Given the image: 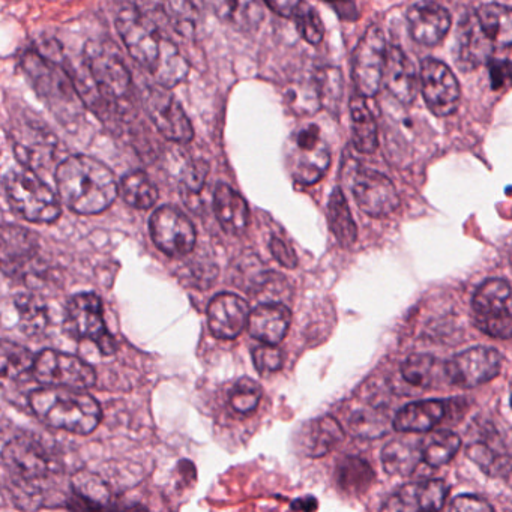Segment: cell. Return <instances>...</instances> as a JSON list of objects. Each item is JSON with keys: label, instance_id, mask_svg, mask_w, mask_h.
Returning <instances> with one entry per match:
<instances>
[{"label": "cell", "instance_id": "obj_1", "mask_svg": "<svg viewBox=\"0 0 512 512\" xmlns=\"http://www.w3.org/2000/svg\"><path fill=\"white\" fill-rule=\"evenodd\" d=\"M116 28L131 58L154 76L157 85L172 89L187 79L190 65L178 47L137 8L122 10L116 17Z\"/></svg>", "mask_w": 512, "mask_h": 512}, {"label": "cell", "instance_id": "obj_2", "mask_svg": "<svg viewBox=\"0 0 512 512\" xmlns=\"http://www.w3.org/2000/svg\"><path fill=\"white\" fill-rule=\"evenodd\" d=\"M56 185L62 202L80 215H95L109 209L119 193L115 173L86 155H74L59 164Z\"/></svg>", "mask_w": 512, "mask_h": 512}, {"label": "cell", "instance_id": "obj_3", "mask_svg": "<svg viewBox=\"0 0 512 512\" xmlns=\"http://www.w3.org/2000/svg\"><path fill=\"white\" fill-rule=\"evenodd\" d=\"M35 415L50 427L74 434H91L100 425L101 407L94 397L73 388L53 386L29 395Z\"/></svg>", "mask_w": 512, "mask_h": 512}, {"label": "cell", "instance_id": "obj_4", "mask_svg": "<svg viewBox=\"0 0 512 512\" xmlns=\"http://www.w3.org/2000/svg\"><path fill=\"white\" fill-rule=\"evenodd\" d=\"M23 70L28 74L41 100L55 113L59 121L68 127L82 115L79 89L74 86L73 76L62 71L40 53L29 52L23 58Z\"/></svg>", "mask_w": 512, "mask_h": 512}, {"label": "cell", "instance_id": "obj_5", "mask_svg": "<svg viewBox=\"0 0 512 512\" xmlns=\"http://www.w3.org/2000/svg\"><path fill=\"white\" fill-rule=\"evenodd\" d=\"M4 187L11 208L25 220L47 224L61 217L58 196L34 170H13L5 176Z\"/></svg>", "mask_w": 512, "mask_h": 512}, {"label": "cell", "instance_id": "obj_6", "mask_svg": "<svg viewBox=\"0 0 512 512\" xmlns=\"http://www.w3.org/2000/svg\"><path fill=\"white\" fill-rule=\"evenodd\" d=\"M472 310L479 331L502 340L512 337V289L505 280L484 281L473 295Z\"/></svg>", "mask_w": 512, "mask_h": 512}, {"label": "cell", "instance_id": "obj_7", "mask_svg": "<svg viewBox=\"0 0 512 512\" xmlns=\"http://www.w3.org/2000/svg\"><path fill=\"white\" fill-rule=\"evenodd\" d=\"M85 61L89 77L104 100L121 101L130 94V71L112 43H89Z\"/></svg>", "mask_w": 512, "mask_h": 512}, {"label": "cell", "instance_id": "obj_8", "mask_svg": "<svg viewBox=\"0 0 512 512\" xmlns=\"http://www.w3.org/2000/svg\"><path fill=\"white\" fill-rule=\"evenodd\" d=\"M331 164V152L317 125H307L293 136L289 152V169L302 185L319 182Z\"/></svg>", "mask_w": 512, "mask_h": 512}, {"label": "cell", "instance_id": "obj_9", "mask_svg": "<svg viewBox=\"0 0 512 512\" xmlns=\"http://www.w3.org/2000/svg\"><path fill=\"white\" fill-rule=\"evenodd\" d=\"M65 325L73 337L94 341L104 355L115 352V338L107 329L103 304L95 293H79L68 302Z\"/></svg>", "mask_w": 512, "mask_h": 512}, {"label": "cell", "instance_id": "obj_10", "mask_svg": "<svg viewBox=\"0 0 512 512\" xmlns=\"http://www.w3.org/2000/svg\"><path fill=\"white\" fill-rule=\"evenodd\" d=\"M385 35L382 29L371 26L362 35L353 55V82L356 91L365 98H373L383 83L386 67Z\"/></svg>", "mask_w": 512, "mask_h": 512}, {"label": "cell", "instance_id": "obj_11", "mask_svg": "<svg viewBox=\"0 0 512 512\" xmlns=\"http://www.w3.org/2000/svg\"><path fill=\"white\" fill-rule=\"evenodd\" d=\"M34 374L38 382L49 386L88 389L97 383V374L88 362L58 350L38 353Z\"/></svg>", "mask_w": 512, "mask_h": 512}, {"label": "cell", "instance_id": "obj_12", "mask_svg": "<svg viewBox=\"0 0 512 512\" xmlns=\"http://www.w3.org/2000/svg\"><path fill=\"white\" fill-rule=\"evenodd\" d=\"M146 113L157 130L175 143H190L194 128L179 101L163 86H149L143 95Z\"/></svg>", "mask_w": 512, "mask_h": 512}, {"label": "cell", "instance_id": "obj_13", "mask_svg": "<svg viewBox=\"0 0 512 512\" xmlns=\"http://www.w3.org/2000/svg\"><path fill=\"white\" fill-rule=\"evenodd\" d=\"M149 230L155 245L167 256H187L196 245L193 223L187 215L172 206H161L152 214Z\"/></svg>", "mask_w": 512, "mask_h": 512}, {"label": "cell", "instance_id": "obj_14", "mask_svg": "<svg viewBox=\"0 0 512 512\" xmlns=\"http://www.w3.org/2000/svg\"><path fill=\"white\" fill-rule=\"evenodd\" d=\"M421 92L425 104L439 118L452 115L460 104V85L448 65L427 58L421 64Z\"/></svg>", "mask_w": 512, "mask_h": 512}, {"label": "cell", "instance_id": "obj_15", "mask_svg": "<svg viewBox=\"0 0 512 512\" xmlns=\"http://www.w3.org/2000/svg\"><path fill=\"white\" fill-rule=\"evenodd\" d=\"M502 367V355L491 347H472L455 355L445 364V374L452 385L475 388L490 382Z\"/></svg>", "mask_w": 512, "mask_h": 512}, {"label": "cell", "instance_id": "obj_16", "mask_svg": "<svg viewBox=\"0 0 512 512\" xmlns=\"http://www.w3.org/2000/svg\"><path fill=\"white\" fill-rule=\"evenodd\" d=\"M352 193L361 211L371 217H385L400 205L395 185L383 173L358 167L352 176Z\"/></svg>", "mask_w": 512, "mask_h": 512}, {"label": "cell", "instance_id": "obj_17", "mask_svg": "<svg viewBox=\"0 0 512 512\" xmlns=\"http://www.w3.org/2000/svg\"><path fill=\"white\" fill-rule=\"evenodd\" d=\"M494 43L479 22L478 14H466L455 32L454 58L461 71L476 70L488 64L493 56Z\"/></svg>", "mask_w": 512, "mask_h": 512}, {"label": "cell", "instance_id": "obj_18", "mask_svg": "<svg viewBox=\"0 0 512 512\" xmlns=\"http://www.w3.org/2000/svg\"><path fill=\"white\" fill-rule=\"evenodd\" d=\"M4 464L11 476L25 482H34L50 475L52 457L40 442L28 437L11 440L4 448Z\"/></svg>", "mask_w": 512, "mask_h": 512}, {"label": "cell", "instance_id": "obj_19", "mask_svg": "<svg viewBox=\"0 0 512 512\" xmlns=\"http://www.w3.org/2000/svg\"><path fill=\"white\" fill-rule=\"evenodd\" d=\"M250 316V305L245 299L233 293H221L209 304V329L220 340H233L248 326Z\"/></svg>", "mask_w": 512, "mask_h": 512}, {"label": "cell", "instance_id": "obj_20", "mask_svg": "<svg viewBox=\"0 0 512 512\" xmlns=\"http://www.w3.org/2000/svg\"><path fill=\"white\" fill-rule=\"evenodd\" d=\"M409 32L416 43L433 47L442 43L451 29V16L433 0H421L407 13Z\"/></svg>", "mask_w": 512, "mask_h": 512}, {"label": "cell", "instance_id": "obj_21", "mask_svg": "<svg viewBox=\"0 0 512 512\" xmlns=\"http://www.w3.org/2000/svg\"><path fill=\"white\" fill-rule=\"evenodd\" d=\"M449 488L440 479L412 482L394 494L382 509L385 511H437L445 505Z\"/></svg>", "mask_w": 512, "mask_h": 512}, {"label": "cell", "instance_id": "obj_22", "mask_svg": "<svg viewBox=\"0 0 512 512\" xmlns=\"http://www.w3.org/2000/svg\"><path fill=\"white\" fill-rule=\"evenodd\" d=\"M383 82L392 97L403 106H410L418 97L421 77L416 74L415 65L400 47L394 46L388 50Z\"/></svg>", "mask_w": 512, "mask_h": 512}, {"label": "cell", "instance_id": "obj_23", "mask_svg": "<svg viewBox=\"0 0 512 512\" xmlns=\"http://www.w3.org/2000/svg\"><path fill=\"white\" fill-rule=\"evenodd\" d=\"M292 313L280 302H266L251 313L248 331L263 344H280L289 331Z\"/></svg>", "mask_w": 512, "mask_h": 512}, {"label": "cell", "instance_id": "obj_24", "mask_svg": "<svg viewBox=\"0 0 512 512\" xmlns=\"http://www.w3.org/2000/svg\"><path fill=\"white\" fill-rule=\"evenodd\" d=\"M200 4L239 32H253L265 19L260 0H200Z\"/></svg>", "mask_w": 512, "mask_h": 512}, {"label": "cell", "instance_id": "obj_25", "mask_svg": "<svg viewBox=\"0 0 512 512\" xmlns=\"http://www.w3.org/2000/svg\"><path fill=\"white\" fill-rule=\"evenodd\" d=\"M443 401L424 400L407 404L395 415L394 428L401 433H425L433 430L445 416Z\"/></svg>", "mask_w": 512, "mask_h": 512}, {"label": "cell", "instance_id": "obj_26", "mask_svg": "<svg viewBox=\"0 0 512 512\" xmlns=\"http://www.w3.org/2000/svg\"><path fill=\"white\" fill-rule=\"evenodd\" d=\"M214 209L221 227L227 233L239 235L248 224V205L244 197L230 185L218 184L214 193Z\"/></svg>", "mask_w": 512, "mask_h": 512}, {"label": "cell", "instance_id": "obj_27", "mask_svg": "<svg viewBox=\"0 0 512 512\" xmlns=\"http://www.w3.org/2000/svg\"><path fill=\"white\" fill-rule=\"evenodd\" d=\"M344 433L337 419L322 416L305 425L302 445L308 457H323L343 440Z\"/></svg>", "mask_w": 512, "mask_h": 512}, {"label": "cell", "instance_id": "obj_28", "mask_svg": "<svg viewBox=\"0 0 512 512\" xmlns=\"http://www.w3.org/2000/svg\"><path fill=\"white\" fill-rule=\"evenodd\" d=\"M37 253V239L34 233L16 226L2 229V263L7 274L19 269L23 263Z\"/></svg>", "mask_w": 512, "mask_h": 512}, {"label": "cell", "instance_id": "obj_29", "mask_svg": "<svg viewBox=\"0 0 512 512\" xmlns=\"http://www.w3.org/2000/svg\"><path fill=\"white\" fill-rule=\"evenodd\" d=\"M350 118H352V139L356 151L361 154H373L379 143L377 124L373 112L362 95H356L350 100Z\"/></svg>", "mask_w": 512, "mask_h": 512}, {"label": "cell", "instance_id": "obj_30", "mask_svg": "<svg viewBox=\"0 0 512 512\" xmlns=\"http://www.w3.org/2000/svg\"><path fill=\"white\" fill-rule=\"evenodd\" d=\"M419 461H422L419 440H391L382 451L383 469L392 476L412 475Z\"/></svg>", "mask_w": 512, "mask_h": 512}, {"label": "cell", "instance_id": "obj_31", "mask_svg": "<svg viewBox=\"0 0 512 512\" xmlns=\"http://www.w3.org/2000/svg\"><path fill=\"white\" fill-rule=\"evenodd\" d=\"M328 218L329 227H331L338 244L344 248L352 247L358 238V229H356V223L349 205H347L346 197L340 188H335L329 197Z\"/></svg>", "mask_w": 512, "mask_h": 512}, {"label": "cell", "instance_id": "obj_32", "mask_svg": "<svg viewBox=\"0 0 512 512\" xmlns=\"http://www.w3.org/2000/svg\"><path fill=\"white\" fill-rule=\"evenodd\" d=\"M479 22L494 46L512 47V10L505 5H482L478 11Z\"/></svg>", "mask_w": 512, "mask_h": 512}, {"label": "cell", "instance_id": "obj_33", "mask_svg": "<svg viewBox=\"0 0 512 512\" xmlns=\"http://www.w3.org/2000/svg\"><path fill=\"white\" fill-rule=\"evenodd\" d=\"M421 443L422 461L431 467L443 466L449 463L461 446V439L449 430L431 431Z\"/></svg>", "mask_w": 512, "mask_h": 512}, {"label": "cell", "instance_id": "obj_34", "mask_svg": "<svg viewBox=\"0 0 512 512\" xmlns=\"http://www.w3.org/2000/svg\"><path fill=\"white\" fill-rule=\"evenodd\" d=\"M122 199L136 209L154 208L158 200V188L145 172H131L124 176L119 185Z\"/></svg>", "mask_w": 512, "mask_h": 512}, {"label": "cell", "instance_id": "obj_35", "mask_svg": "<svg viewBox=\"0 0 512 512\" xmlns=\"http://www.w3.org/2000/svg\"><path fill=\"white\" fill-rule=\"evenodd\" d=\"M374 473L370 464L358 457H347L341 461L337 470V481L343 490L349 493H361L373 482Z\"/></svg>", "mask_w": 512, "mask_h": 512}, {"label": "cell", "instance_id": "obj_36", "mask_svg": "<svg viewBox=\"0 0 512 512\" xmlns=\"http://www.w3.org/2000/svg\"><path fill=\"white\" fill-rule=\"evenodd\" d=\"M469 457L491 476L502 475L509 469V457L499 446L484 439L469 446Z\"/></svg>", "mask_w": 512, "mask_h": 512}, {"label": "cell", "instance_id": "obj_37", "mask_svg": "<svg viewBox=\"0 0 512 512\" xmlns=\"http://www.w3.org/2000/svg\"><path fill=\"white\" fill-rule=\"evenodd\" d=\"M20 328L28 335L41 334L49 325L46 305L32 295H19L16 298Z\"/></svg>", "mask_w": 512, "mask_h": 512}, {"label": "cell", "instance_id": "obj_38", "mask_svg": "<svg viewBox=\"0 0 512 512\" xmlns=\"http://www.w3.org/2000/svg\"><path fill=\"white\" fill-rule=\"evenodd\" d=\"M436 370L437 361L430 355H412L401 364L404 382L419 389L433 385Z\"/></svg>", "mask_w": 512, "mask_h": 512}, {"label": "cell", "instance_id": "obj_39", "mask_svg": "<svg viewBox=\"0 0 512 512\" xmlns=\"http://www.w3.org/2000/svg\"><path fill=\"white\" fill-rule=\"evenodd\" d=\"M73 488L86 503V508H104L109 503L110 494L106 484L92 473H77L73 478Z\"/></svg>", "mask_w": 512, "mask_h": 512}, {"label": "cell", "instance_id": "obj_40", "mask_svg": "<svg viewBox=\"0 0 512 512\" xmlns=\"http://www.w3.org/2000/svg\"><path fill=\"white\" fill-rule=\"evenodd\" d=\"M35 359L37 356L11 341H4L2 343V376L4 377H20L22 374L28 373L31 368H34Z\"/></svg>", "mask_w": 512, "mask_h": 512}, {"label": "cell", "instance_id": "obj_41", "mask_svg": "<svg viewBox=\"0 0 512 512\" xmlns=\"http://www.w3.org/2000/svg\"><path fill=\"white\" fill-rule=\"evenodd\" d=\"M260 398H262V388H260L259 383L248 379V377L239 379L233 385L229 395L230 406L242 415L254 412L259 406Z\"/></svg>", "mask_w": 512, "mask_h": 512}, {"label": "cell", "instance_id": "obj_42", "mask_svg": "<svg viewBox=\"0 0 512 512\" xmlns=\"http://www.w3.org/2000/svg\"><path fill=\"white\" fill-rule=\"evenodd\" d=\"M314 82H316L322 106L335 109L338 101H340L341 92H343V80H341L340 71L334 70V68H323L314 77Z\"/></svg>", "mask_w": 512, "mask_h": 512}, {"label": "cell", "instance_id": "obj_43", "mask_svg": "<svg viewBox=\"0 0 512 512\" xmlns=\"http://www.w3.org/2000/svg\"><path fill=\"white\" fill-rule=\"evenodd\" d=\"M293 22L296 23V29L308 44L317 46V44L322 43L325 28H323L322 20H320L319 14L316 13L313 7L305 5Z\"/></svg>", "mask_w": 512, "mask_h": 512}, {"label": "cell", "instance_id": "obj_44", "mask_svg": "<svg viewBox=\"0 0 512 512\" xmlns=\"http://www.w3.org/2000/svg\"><path fill=\"white\" fill-rule=\"evenodd\" d=\"M253 361L260 373L278 371L283 365V353L274 344H263L254 350Z\"/></svg>", "mask_w": 512, "mask_h": 512}, {"label": "cell", "instance_id": "obj_45", "mask_svg": "<svg viewBox=\"0 0 512 512\" xmlns=\"http://www.w3.org/2000/svg\"><path fill=\"white\" fill-rule=\"evenodd\" d=\"M490 83L493 91L509 88L512 85V62L511 61H490Z\"/></svg>", "mask_w": 512, "mask_h": 512}, {"label": "cell", "instance_id": "obj_46", "mask_svg": "<svg viewBox=\"0 0 512 512\" xmlns=\"http://www.w3.org/2000/svg\"><path fill=\"white\" fill-rule=\"evenodd\" d=\"M449 509L460 512H487L493 511V506L481 497L473 496V494H463V496L455 497L449 503Z\"/></svg>", "mask_w": 512, "mask_h": 512}, {"label": "cell", "instance_id": "obj_47", "mask_svg": "<svg viewBox=\"0 0 512 512\" xmlns=\"http://www.w3.org/2000/svg\"><path fill=\"white\" fill-rule=\"evenodd\" d=\"M263 2L269 10L274 11L278 16L292 20H295L302 8L307 5L304 0H263Z\"/></svg>", "mask_w": 512, "mask_h": 512}, {"label": "cell", "instance_id": "obj_48", "mask_svg": "<svg viewBox=\"0 0 512 512\" xmlns=\"http://www.w3.org/2000/svg\"><path fill=\"white\" fill-rule=\"evenodd\" d=\"M338 17L344 22H355L358 20L359 13L355 0H323Z\"/></svg>", "mask_w": 512, "mask_h": 512}, {"label": "cell", "instance_id": "obj_49", "mask_svg": "<svg viewBox=\"0 0 512 512\" xmlns=\"http://www.w3.org/2000/svg\"><path fill=\"white\" fill-rule=\"evenodd\" d=\"M271 253L272 256H274L281 265L286 266V268L292 269L298 265L295 253H293V250H290V248L287 247L281 239L272 238Z\"/></svg>", "mask_w": 512, "mask_h": 512}, {"label": "cell", "instance_id": "obj_50", "mask_svg": "<svg viewBox=\"0 0 512 512\" xmlns=\"http://www.w3.org/2000/svg\"><path fill=\"white\" fill-rule=\"evenodd\" d=\"M167 0H136V8L140 13L152 19L155 16H164Z\"/></svg>", "mask_w": 512, "mask_h": 512}, {"label": "cell", "instance_id": "obj_51", "mask_svg": "<svg viewBox=\"0 0 512 512\" xmlns=\"http://www.w3.org/2000/svg\"><path fill=\"white\" fill-rule=\"evenodd\" d=\"M293 509H301V511H313L317 508V502L314 497H308V499H298L292 503Z\"/></svg>", "mask_w": 512, "mask_h": 512}, {"label": "cell", "instance_id": "obj_52", "mask_svg": "<svg viewBox=\"0 0 512 512\" xmlns=\"http://www.w3.org/2000/svg\"><path fill=\"white\" fill-rule=\"evenodd\" d=\"M511 406H512V386H511Z\"/></svg>", "mask_w": 512, "mask_h": 512}]
</instances>
